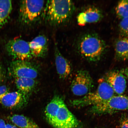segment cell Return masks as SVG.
Returning <instances> with one entry per match:
<instances>
[{"label": "cell", "mask_w": 128, "mask_h": 128, "mask_svg": "<svg viewBox=\"0 0 128 128\" xmlns=\"http://www.w3.org/2000/svg\"><path fill=\"white\" fill-rule=\"evenodd\" d=\"M1 64H0V66H1Z\"/></svg>", "instance_id": "27"}, {"label": "cell", "mask_w": 128, "mask_h": 128, "mask_svg": "<svg viewBox=\"0 0 128 128\" xmlns=\"http://www.w3.org/2000/svg\"><path fill=\"white\" fill-rule=\"evenodd\" d=\"M119 28L122 37L128 38V17L121 20Z\"/></svg>", "instance_id": "20"}, {"label": "cell", "mask_w": 128, "mask_h": 128, "mask_svg": "<svg viewBox=\"0 0 128 128\" xmlns=\"http://www.w3.org/2000/svg\"><path fill=\"white\" fill-rule=\"evenodd\" d=\"M115 56L120 61L128 60V38L122 37L115 44Z\"/></svg>", "instance_id": "16"}, {"label": "cell", "mask_w": 128, "mask_h": 128, "mask_svg": "<svg viewBox=\"0 0 128 128\" xmlns=\"http://www.w3.org/2000/svg\"><path fill=\"white\" fill-rule=\"evenodd\" d=\"M102 11L95 6H91L86 8L77 17L78 24L81 26L87 24L97 23L103 18Z\"/></svg>", "instance_id": "12"}, {"label": "cell", "mask_w": 128, "mask_h": 128, "mask_svg": "<svg viewBox=\"0 0 128 128\" xmlns=\"http://www.w3.org/2000/svg\"><path fill=\"white\" fill-rule=\"evenodd\" d=\"M15 83L18 91L29 97L36 87L35 79L28 78H16Z\"/></svg>", "instance_id": "15"}, {"label": "cell", "mask_w": 128, "mask_h": 128, "mask_svg": "<svg viewBox=\"0 0 128 128\" xmlns=\"http://www.w3.org/2000/svg\"><path fill=\"white\" fill-rule=\"evenodd\" d=\"M8 72L10 76L15 79L28 78L35 79L38 74L36 66L28 60L13 61L10 65Z\"/></svg>", "instance_id": "8"}, {"label": "cell", "mask_w": 128, "mask_h": 128, "mask_svg": "<svg viewBox=\"0 0 128 128\" xmlns=\"http://www.w3.org/2000/svg\"><path fill=\"white\" fill-rule=\"evenodd\" d=\"M128 109V96L123 95L114 96L108 100L91 106L89 112L96 115L112 114Z\"/></svg>", "instance_id": "5"}, {"label": "cell", "mask_w": 128, "mask_h": 128, "mask_svg": "<svg viewBox=\"0 0 128 128\" xmlns=\"http://www.w3.org/2000/svg\"></svg>", "instance_id": "28"}, {"label": "cell", "mask_w": 128, "mask_h": 128, "mask_svg": "<svg viewBox=\"0 0 128 128\" xmlns=\"http://www.w3.org/2000/svg\"><path fill=\"white\" fill-rule=\"evenodd\" d=\"M94 86L93 81L88 72L81 70L77 72L72 81V92L75 95L84 96L92 92Z\"/></svg>", "instance_id": "7"}, {"label": "cell", "mask_w": 128, "mask_h": 128, "mask_svg": "<svg viewBox=\"0 0 128 128\" xmlns=\"http://www.w3.org/2000/svg\"><path fill=\"white\" fill-rule=\"evenodd\" d=\"M8 55L15 60H28L32 58L28 42L20 39L9 41L6 46Z\"/></svg>", "instance_id": "9"}, {"label": "cell", "mask_w": 128, "mask_h": 128, "mask_svg": "<svg viewBox=\"0 0 128 128\" xmlns=\"http://www.w3.org/2000/svg\"><path fill=\"white\" fill-rule=\"evenodd\" d=\"M33 57H44L47 55L48 48V40L44 35H40L28 42Z\"/></svg>", "instance_id": "13"}, {"label": "cell", "mask_w": 128, "mask_h": 128, "mask_svg": "<svg viewBox=\"0 0 128 128\" xmlns=\"http://www.w3.org/2000/svg\"><path fill=\"white\" fill-rule=\"evenodd\" d=\"M46 119L55 128H80V122L68 110L63 98L56 95L45 110Z\"/></svg>", "instance_id": "1"}, {"label": "cell", "mask_w": 128, "mask_h": 128, "mask_svg": "<svg viewBox=\"0 0 128 128\" xmlns=\"http://www.w3.org/2000/svg\"><path fill=\"white\" fill-rule=\"evenodd\" d=\"M120 128H128V119L126 118L122 120L120 124Z\"/></svg>", "instance_id": "22"}, {"label": "cell", "mask_w": 128, "mask_h": 128, "mask_svg": "<svg viewBox=\"0 0 128 128\" xmlns=\"http://www.w3.org/2000/svg\"><path fill=\"white\" fill-rule=\"evenodd\" d=\"M4 78V72H3L2 67L1 66H0V83L2 81Z\"/></svg>", "instance_id": "25"}, {"label": "cell", "mask_w": 128, "mask_h": 128, "mask_svg": "<svg viewBox=\"0 0 128 128\" xmlns=\"http://www.w3.org/2000/svg\"><path fill=\"white\" fill-rule=\"evenodd\" d=\"M75 9L74 3L71 0L48 1L44 11V17L52 24H60L70 20Z\"/></svg>", "instance_id": "3"}, {"label": "cell", "mask_w": 128, "mask_h": 128, "mask_svg": "<svg viewBox=\"0 0 128 128\" xmlns=\"http://www.w3.org/2000/svg\"><path fill=\"white\" fill-rule=\"evenodd\" d=\"M55 55L57 73L60 79H66L71 73V65L68 61L61 54L56 46L55 47Z\"/></svg>", "instance_id": "14"}, {"label": "cell", "mask_w": 128, "mask_h": 128, "mask_svg": "<svg viewBox=\"0 0 128 128\" xmlns=\"http://www.w3.org/2000/svg\"><path fill=\"white\" fill-rule=\"evenodd\" d=\"M6 124L4 120L0 118V128H7Z\"/></svg>", "instance_id": "24"}, {"label": "cell", "mask_w": 128, "mask_h": 128, "mask_svg": "<svg viewBox=\"0 0 128 128\" xmlns=\"http://www.w3.org/2000/svg\"><path fill=\"white\" fill-rule=\"evenodd\" d=\"M115 10L116 15L120 20L128 17V0L119 1Z\"/></svg>", "instance_id": "19"}, {"label": "cell", "mask_w": 128, "mask_h": 128, "mask_svg": "<svg viewBox=\"0 0 128 128\" xmlns=\"http://www.w3.org/2000/svg\"><path fill=\"white\" fill-rule=\"evenodd\" d=\"M120 71L128 79V67L122 69Z\"/></svg>", "instance_id": "23"}, {"label": "cell", "mask_w": 128, "mask_h": 128, "mask_svg": "<svg viewBox=\"0 0 128 128\" xmlns=\"http://www.w3.org/2000/svg\"><path fill=\"white\" fill-rule=\"evenodd\" d=\"M10 92L9 88L7 86L5 85L0 86V100Z\"/></svg>", "instance_id": "21"}, {"label": "cell", "mask_w": 128, "mask_h": 128, "mask_svg": "<svg viewBox=\"0 0 128 128\" xmlns=\"http://www.w3.org/2000/svg\"><path fill=\"white\" fill-rule=\"evenodd\" d=\"M6 124L7 128H19L14 124L8 123V124Z\"/></svg>", "instance_id": "26"}, {"label": "cell", "mask_w": 128, "mask_h": 128, "mask_svg": "<svg viewBox=\"0 0 128 128\" xmlns=\"http://www.w3.org/2000/svg\"><path fill=\"white\" fill-rule=\"evenodd\" d=\"M105 41L98 35L94 33L84 34L80 40L78 50L81 55L91 62L100 60L106 50Z\"/></svg>", "instance_id": "2"}, {"label": "cell", "mask_w": 128, "mask_h": 128, "mask_svg": "<svg viewBox=\"0 0 128 128\" xmlns=\"http://www.w3.org/2000/svg\"><path fill=\"white\" fill-rule=\"evenodd\" d=\"M114 92L104 78L99 80L97 88L94 92H91L82 98L72 100L70 105L74 108L83 107L98 104L111 98L114 96Z\"/></svg>", "instance_id": "4"}, {"label": "cell", "mask_w": 128, "mask_h": 128, "mask_svg": "<svg viewBox=\"0 0 128 128\" xmlns=\"http://www.w3.org/2000/svg\"><path fill=\"white\" fill-rule=\"evenodd\" d=\"M12 9V1L0 0V28L7 22Z\"/></svg>", "instance_id": "18"}, {"label": "cell", "mask_w": 128, "mask_h": 128, "mask_svg": "<svg viewBox=\"0 0 128 128\" xmlns=\"http://www.w3.org/2000/svg\"><path fill=\"white\" fill-rule=\"evenodd\" d=\"M28 97L18 90L10 92L1 99L0 103L4 108L9 109H20L27 104Z\"/></svg>", "instance_id": "10"}, {"label": "cell", "mask_w": 128, "mask_h": 128, "mask_svg": "<svg viewBox=\"0 0 128 128\" xmlns=\"http://www.w3.org/2000/svg\"><path fill=\"white\" fill-rule=\"evenodd\" d=\"M44 0H24L20 3V17L26 24L34 23L40 17L44 8Z\"/></svg>", "instance_id": "6"}, {"label": "cell", "mask_w": 128, "mask_h": 128, "mask_svg": "<svg viewBox=\"0 0 128 128\" xmlns=\"http://www.w3.org/2000/svg\"><path fill=\"white\" fill-rule=\"evenodd\" d=\"M118 95H122L126 88L127 82L126 77L121 71L114 70L109 72L104 78Z\"/></svg>", "instance_id": "11"}, {"label": "cell", "mask_w": 128, "mask_h": 128, "mask_svg": "<svg viewBox=\"0 0 128 128\" xmlns=\"http://www.w3.org/2000/svg\"><path fill=\"white\" fill-rule=\"evenodd\" d=\"M9 118L13 124L19 128H40L33 120L23 115L14 114Z\"/></svg>", "instance_id": "17"}]
</instances>
